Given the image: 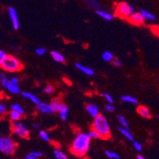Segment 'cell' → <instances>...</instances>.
I'll return each instance as SVG.
<instances>
[{
	"mask_svg": "<svg viewBox=\"0 0 159 159\" xmlns=\"http://www.w3.org/2000/svg\"><path fill=\"white\" fill-rule=\"evenodd\" d=\"M30 154H32L33 156H34V157H42V156H44V154L41 152H39V151H33V152L30 153Z\"/></svg>",
	"mask_w": 159,
	"mask_h": 159,
	"instance_id": "obj_40",
	"label": "cell"
},
{
	"mask_svg": "<svg viewBox=\"0 0 159 159\" xmlns=\"http://www.w3.org/2000/svg\"><path fill=\"white\" fill-rule=\"evenodd\" d=\"M25 159H38V158L30 154H27V155L25 156Z\"/></svg>",
	"mask_w": 159,
	"mask_h": 159,
	"instance_id": "obj_42",
	"label": "cell"
},
{
	"mask_svg": "<svg viewBox=\"0 0 159 159\" xmlns=\"http://www.w3.org/2000/svg\"><path fill=\"white\" fill-rule=\"evenodd\" d=\"M37 109L40 112L44 114H48V115H52L56 113V111L52 108L51 104L45 103V102H40L38 105H37Z\"/></svg>",
	"mask_w": 159,
	"mask_h": 159,
	"instance_id": "obj_10",
	"label": "cell"
},
{
	"mask_svg": "<svg viewBox=\"0 0 159 159\" xmlns=\"http://www.w3.org/2000/svg\"><path fill=\"white\" fill-rule=\"evenodd\" d=\"M33 128H35V129H37V130L40 129V124H39L38 123H33Z\"/></svg>",
	"mask_w": 159,
	"mask_h": 159,
	"instance_id": "obj_43",
	"label": "cell"
},
{
	"mask_svg": "<svg viewBox=\"0 0 159 159\" xmlns=\"http://www.w3.org/2000/svg\"><path fill=\"white\" fill-rule=\"evenodd\" d=\"M140 13L142 14V15H143V17L144 18L145 21L146 20H148V21H154L156 20L155 16H154L152 13L149 12V11H146V10L141 9Z\"/></svg>",
	"mask_w": 159,
	"mask_h": 159,
	"instance_id": "obj_18",
	"label": "cell"
},
{
	"mask_svg": "<svg viewBox=\"0 0 159 159\" xmlns=\"http://www.w3.org/2000/svg\"><path fill=\"white\" fill-rule=\"evenodd\" d=\"M87 134L90 139H102V137H101L99 133L94 129H91L90 131H89V132L87 133Z\"/></svg>",
	"mask_w": 159,
	"mask_h": 159,
	"instance_id": "obj_29",
	"label": "cell"
},
{
	"mask_svg": "<svg viewBox=\"0 0 159 159\" xmlns=\"http://www.w3.org/2000/svg\"><path fill=\"white\" fill-rule=\"evenodd\" d=\"M39 136L40 137V139H41L44 140V141H46V142L50 141V136H49V135L48 134V132H46L45 131H43V130H41V131H39Z\"/></svg>",
	"mask_w": 159,
	"mask_h": 159,
	"instance_id": "obj_28",
	"label": "cell"
},
{
	"mask_svg": "<svg viewBox=\"0 0 159 159\" xmlns=\"http://www.w3.org/2000/svg\"><path fill=\"white\" fill-rule=\"evenodd\" d=\"M128 21H129L131 24L134 25H137V26H140L142 25H143L145 22V19L143 17L142 14L140 12H134L129 18H128Z\"/></svg>",
	"mask_w": 159,
	"mask_h": 159,
	"instance_id": "obj_8",
	"label": "cell"
},
{
	"mask_svg": "<svg viewBox=\"0 0 159 159\" xmlns=\"http://www.w3.org/2000/svg\"><path fill=\"white\" fill-rule=\"evenodd\" d=\"M2 86H3L4 88L7 89V90L9 91L10 93H14V94H18V93H21V89H20V87L18 85H15L13 84L10 82V79L6 82L5 84L2 85Z\"/></svg>",
	"mask_w": 159,
	"mask_h": 159,
	"instance_id": "obj_11",
	"label": "cell"
},
{
	"mask_svg": "<svg viewBox=\"0 0 159 159\" xmlns=\"http://www.w3.org/2000/svg\"><path fill=\"white\" fill-rule=\"evenodd\" d=\"M118 121H119V123L120 124L121 127H123V128H127V129H129L128 122L124 116L120 115L119 116H118Z\"/></svg>",
	"mask_w": 159,
	"mask_h": 159,
	"instance_id": "obj_24",
	"label": "cell"
},
{
	"mask_svg": "<svg viewBox=\"0 0 159 159\" xmlns=\"http://www.w3.org/2000/svg\"><path fill=\"white\" fill-rule=\"evenodd\" d=\"M54 108L56 112H68L69 108L62 102V100L60 98H55L52 99V102L50 103Z\"/></svg>",
	"mask_w": 159,
	"mask_h": 159,
	"instance_id": "obj_7",
	"label": "cell"
},
{
	"mask_svg": "<svg viewBox=\"0 0 159 159\" xmlns=\"http://www.w3.org/2000/svg\"><path fill=\"white\" fill-rule=\"evenodd\" d=\"M36 54L38 55V56H43V55L46 54L47 52V49L44 47H40V48H37L36 49Z\"/></svg>",
	"mask_w": 159,
	"mask_h": 159,
	"instance_id": "obj_32",
	"label": "cell"
},
{
	"mask_svg": "<svg viewBox=\"0 0 159 159\" xmlns=\"http://www.w3.org/2000/svg\"><path fill=\"white\" fill-rule=\"evenodd\" d=\"M105 154L110 159H120V155L116 154V152L113 151H110V150H105Z\"/></svg>",
	"mask_w": 159,
	"mask_h": 159,
	"instance_id": "obj_27",
	"label": "cell"
},
{
	"mask_svg": "<svg viewBox=\"0 0 159 159\" xmlns=\"http://www.w3.org/2000/svg\"><path fill=\"white\" fill-rule=\"evenodd\" d=\"M92 129H94L100 134L102 139H108L111 137V128L108 120L103 115L96 116L92 124Z\"/></svg>",
	"mask_w": 159,
	"mask_h": 159,
	"instance_id": "obj_2",
	"label": "cell"
},
{
	"mask_svg": "<svg viewBox=\"0 0 159 159\" xmlns=\"http://www.w3.org/2000/svg\"><path fill=\"white\" fill-rule=\"evenodd\" d=\"M11 110L17 111V112H20V113L22 114V115H25V111L24 108L18 103L12 104V105H11Z\"/></svg>",
	"mask_w": 159,
	"mask_h": 159,
	"instance_id": "obj_22",
	"label": "cell"
},
{
	"mask_svg": "<svg viewBox=\"0 0 159 159\" xmlns=\"http://www.w3.org/2000/svg\"><path fill=\"white\" fill-rule=\"evenodd\" d=\"M21 96H22L24 98H26V99L30 100V101H31L33 103L35 104V105H38V104L40 102L38 97L33 94V93H30V92H25H25H21Z\"/></svg>",
	"mask_w": 159,
	"mask_h": 159,
	"instance_id": "obj_14",
	"label": "cell"
},
{
	"mask_svg": "<svg viewBox=\"0 0 159 159\" xmlns=\"http://www.w3.org/2000/svg\"><path fill=\"white\" fill-rule=\"evenodd\" d=\"M7 106H6L3 103H1V102H0V116H2V114L5 113V112H7Z\"/></svg>",
	"mask_w": 159,
	"mask_h": 159,
	"instance_id": "obj_38",
	"label": "cell"
},
{
	"mask_svg": "<svg viewBox=\"0 0 159 159\" xmlns=\"http://www.w3.org/2000/svg\"><path fill=\"white\" fill-rule=\"evenodd\" d=\"M10 82L13 84H15V85H18V82H19V79L17 77H12L11 79H10Z\"/></svg>",
	"mask_w": 159,
	"mask_h": 159,
	"instance_id": "obj_41",
	"label": "cell"
},
{
	"mask_svg": "<svg viewBox=\"0 0 159 159\" xmlns=\"http://www.w3.org/2000/svg\"><path fill=\"white\" fill-rule=\"evenodd\" d=\"M17 143L10 137L3 136L0 138V152L7 155H11L15 152Z\"/></svg>",
	"mask_w": 159,
	"mask_h": 159,
	"instance_id": "obj_5",
	"label": "cell"
},
{
	"mask_svg": "<svg viewBox=\"0 0 159 159\" xmlns=\"http://www.w3.org/2000/svg\"><path fill=\"white\" fill-rule=\"evenodd\" d=\"M101 96H102V98H105L107 102H108V103L113 104V102H114L113 98H112V97L111 96L110 94H108V93H101Z\"/></svg>",
	"mask_w": 159,
	"mask_h": 159,
	"instance_id": "obj_30",
	"label": "cell"
},
{
	"mask_svg": "<svg viewBox=\"0 0 159 159\" xmlns=\"http://www.w3.org/2000/svg\"><path fill=\"white\" fill-rule=\"evenodd\" d=\"M103 60H105V62H112V60L114 59V56L111 52L105 51L102 53V56Z\"/></svg>",
	"mask_w": 159,
	"mask_h": 159,
	"instance_id": "obj_23",
	"label": "cell"
},
{
	"mask_svg": "<svg viewBox=\"0 0 159 159\" xmlns=\"http://www.w3.org/2000/svg\"><path fill=\"white\" fill-rule=\"evenodd\" d=\"M91 139L87 133H79L70 146V152L77 157H83L88 152Z\"/></svg>",
	"mask_w": 159,
	"mask_h": 159,
	"instance_id": "obj_1",
	"label": "cell"
},
{
	"mask_svg": "<svg viewBox=\"0 0 159 159\" xmlns=\"http://www.w3.org/2000/svg\"><path fill=\"white\" fill-rule=\"evenodd\" d=\"M86 110L87 111L89 116L93 117V118H95V117L98 116L100 114L99 108L95 104H88L86 106Z\"/></svg>",
	"mask_w": 159,
	"mask_h": 159,
	"instance_id": "obj_12",
	"label": "cell"
},
{
	"mask_svg": "<svg viewBox=\"0 0 159 159\" xmlns=\"http://www.w3.org/2000/svg\"><path fill=\"white\" fill-rule=\"evenodd\" d=\"M119 131L124 136L126 137L128 139L131 140V141H134V136H133L132 134L130 132L129 129H127V128H123V127H120V128H119Z\"/></svg>",
	"mask_w": 159,
	"mask_h": 159,
	"instance_id": "obj_20",
	"label": "cell"
},
{
	"mask_svg": "<svg viewBox=\"0 0 159 159\" xmlns=\"http://www.w3.org/2000/svg\"><path fill=\"white\" fill-rule=\"evenodd\" d=\"M55 90V88L52 85H48L45 87L43 89V92L44 93H48V94H50V93H53V91Z\"/></svg>",
	"mask_w": 159,
	"mask_h": 159,
	"instance_id": "obj_31",
	"label": "cell"
},
{
	"mask_svg": "<svg viewBox=\"0 0 159 159\" xmlns=\"http://www.w3.org/2000/svg\"><path fill=\"white\" fill-rule=\"evenodd\" d=\"M96 13L99 17H101L103 19L107 20V21H112L114 19V17H115L113 14L106 12V11H102V10H98L96 11Z\"/></svg>",
	"mask_w": 159,
	"mask_h": 159,
	"instance_id": "obj_16",
	"label": "cell"
},
{
	"mask_svg": "<svg viewBox=\"0 0 159 159\" xmlns=\"http://www.w3.org/2000/svg\"><path fill=\"white\" fill-rule=\"evenodd\" d=\"M137 159H146V158L143 155H138V157H137Z\"/></svg>",
	"mask_w": 159,
	"mask_h": 159,
	"instance_id": "obj_44",
	"label": "cell"
},
{
	"mask_svg": "<svg viewBox=\"0 0 159 159\" xmlns=\"http://www.w3.org/2000/svg\"><path fill=\"white\" fill-rule=\"evenodd\" d=\"M10 118H11V120L13 122H15V121H19L21 119V117H22V114H21L20 112H17V111L14 110H11L10 112Z\"/></svg>",
	"mask_w": 159,
	"mask_h": 159,
	"instance_id": "obj_21",
	"label": "cell"
},
{
	"mask_svg": "<svg viewBox=\"0 0 159 159\" xmlns=\"http://www.w3.org/2000/svg\"><path fill=\"white\" fill-rule=\"evenodd\" d=\"M7 56V53L3 50H0V65L2 64V62L5 60L6 57Z\"/></svg>",
	"mask_w": 159,
	"mask_h": 159,
	"instance_id": "obj_35",
	"label": "cell"
},
{
	"mask_svg": "<svg viewBox=\"0 0 159 159\" xmlns=\"http://www.w3.org/2000/svg\"><path fill=\"white\" fill-rule=\"evenodd\" d=\"M115 15L121 19H126L129 18L130 16L135 12V9L131 5L128 4V2H122L116 4L115 7Z\"/></svg>",
	"mask_w": 159,
	"mask_h": 159,
	"instance_id": "obj_4",
	"label": "cell"
},
{
	"mask_svg": "<svg viewBox=\"0 0 159 159\" xmlns=\"http://www.w3.org/2000/svg\"><path fill=\"white\" fill-rule=\"evenodd\" d=\"M67 114L68 112H59V117L63 121H66L67 120Z\"/></svg>",
	"mask_w": 159,
	"mask_h": 159,
	"instance_id": "obj_39",
	"label": "cell"
},
{
	"mask_svg": "<svg viewBox=\"0 0 159 159\" xmlns=\"http://www.w3.org/2000/svg\"><path fill=\"white\" fill-rule=\"evenodd\" d=\"M105 108L107 112H114V111H115V106H114L112 104L108 103V105H105Z\"/></svg>",
	"mask_w": 159,
	"mask_h": 159,
	"instance_id": "obj_36",
	"label": "cell"
},
{
	"mask_svg": "<svg viewBox=\"0 0 159 159\" xmlns=\"http://www.w3.org/2000/svg\"><path fill=\"white\" fill-rule=\"evenodd\" d=\"M54 156L56 159H69L68 157L66 155L65 153H63L60 150H56L54 151Z\"/></svg>",
	"mask_w": 159,
	"mask_h": 159,
	"instance_id": "obj_25",
	"label": "cell"
},
{
	"mask_svg": "<svg viewBox=\"0 0 159 159\" xmlns=\"http://www.w3.org/2000/svg\"><path fill=\"white\" fill-rule=\"evenodd\" d=\"M82 1H84V2H86L89 7H92V8H94V9L96 10H98L100 7H101L99 2H97L96 0H82Z\"/></svg>",
	"mask_w": 159,
	"mask_h": 159,
	"instance_id": "obj_26",
	"label": "cell"
},
{
	"mask_svg": "<svg viewBox=\"0 0 159 159\" xmlns=\"http://www.w3.org/2000/svg\"><path fill=\"white\" fill-rule=\"evenodd\" d=\"M133 146H134V148H135L137 151H139V152L142 151V150H143V146H142V144L140 143H139V142L133 141Z\"/></svg>",
	"mask_w": 159,
	"mask_h": 159,
	"instance_id": "obj_34",
	"label": "cell"
},
{
	"mask_svg": "<svg viewBox=\"0 0 159 159\" xmlns=\"http://www.w3.org/2000/svg\"><path fill=\"white\" fill-rule=\"evenodd\" d=\"M137 112L143 118H150L151 117V112L149 109L148 107L145 105H139L137 108Z\"/></svg>",
	"mask_w": 159,
	"mask_h": 159,
	"instance_id": "obj_13",
	"label": "cell"
},
{
	"mask_svg": "<svg viewBox=\"0 0 159 159\" xmlns=\"http://www.w3.org/2000/svg\"><path fill=\"white\" fill-rule=\"evenodd\" d=\"M8 80H9V79H8V77H7L6 74L4 73L0 74V83H1L2 86L4 84V83H6Z\"/></svg>",
	"mask_w": 159,
	"mask_h": 159,
	"instance_id": "obj_33",
	"label": "cell"
},
{
	"mask_svg": "<svg viewBox=\"0 0 159 159\" xmlns=\"http://www.w3.org/2000/svg\"><path fill=\"white\" fill-rule=\"evenodd\" d=\"M0 66L5 71L10 72V73L20 71L23 68V65L21 63V61L14 56H11V55H7L5 60L2 62Z\"/></svg>",
	"mask_w": 159,
	"mask_h": 159,
	"instance_id": "obj_3",
	"label": "cell"
},
{
	"mask_svg": "<svg viewBox=\"0 0 159 159\" xmlns=\"http://www.w3.org/2000/svg\"><path fill=\"white\" fill-rule=\"evenodd\" d=\"M11 131L14 135H18V137L22 139H29L30 138V130L28 127L23 123L19 121H15L13 122L11 124Z\"/></svg>",
	"mask_w": 159,
	"mask_h": 159,
	"instance_id": "obj_6",
	"label": "cell"
},
{
	"mask_svg": "<svg viewBox=\"0 0 159 159\" xmlns=\"http://www.w3.org/2000/svg\"><path fill=\"white\" fill-rule=\"evenodd\" d=\"M121 100L124 102H128V103L134 104V105H137L139 103L138 100L136 98L133 96H130V95H124L121 97Z\"/></svg>",
	"mask_w": 159,
	"mask_h": 159,
	"instance_id": "obj_19",
	"label": "cell"
},
{
	"mask_svg": "<svg viewBox=\"0 0 159 159\" xmlns=\"http://www.w3.org/2000/svg\"><path fill=\"white\" fill-rule=\"evenodd\" d=\"M8 14H9L10 18H11V21H12L13 27L15 30H18L20 27V22L19 18H18V13L16 11L14 7H9L8 8Z\"/></svg>",
	"mask_w": 159,
	"mask_h": 159,
	"instance_id": "obj_9",
	"label": "cell"
},
{
	"mask_svg": "<svg viewBox=\"0 0 159 159\" xmlns=\"http://www.w3.org/2000/svg\"><path fill=\"white\" fill-rule=\"evenodd\" d=\"M112 63L113 66H117V67H120V66H122V62H121L120 60H119V59H115V58H114L112 61Z\"/></svg>",
	"mask_w": 159,
	"mask_h": 159,
	"instance_id": "obj_37",
	"label": "cell"
},
{
	"mask_svg": "<svg viewBox=\"0 0 159 159\" xmlns=\"http://www.w3.org/2000/svg\"><path fill=\"white\" fill-rule=\"evenodd\" d=\"M75 66H76V67H77L79 70H81L82 73L86 74V75H89V76H93V75H94V70H93V69L89 68V67L84 66V65L81 64V63H77L76 64H75Z\"/></svg>",
	"mask_w": 159,
	"mask_h": 159,
	"instance_id": "obj_15",
	"label": "cell"
},
{
	"mask_svg": "<svg viewBox=\"0 0 159 159\" xmlns=\"http://www.w3.org/2000/svg\"><path fill=\"white\" fill-rule=\"evenodd\" d=\"M51 56L53 60L56 62H57V63H64L65 62V57L63 56V54H61L59 52L52 51Z\"/></svg>",
	"mask_w": 159,
	"mask_h": 159,
	"instance_id": "obj_17",
	"label": "cell"
}]
</instances>
